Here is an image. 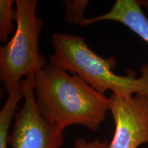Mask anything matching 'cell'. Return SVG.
Wrapping results in <instances>:
<instances>
[{"mask_svg":"<svg viewBox=\"0 0 148 148\" xmlns=\"http://www.w3.org/2000/svg\"><path fill=\"white\" fill-rule=\"evenodd\" d=\"M34 98L41 115L63 130L78 125L97 131L108 111L111 101L92 88L77 74H69L49 63L34 75Z\"/></svg>","mask_w":148,"mask_h":148,"instance_id":"cell-1","label":"cell"},{"mask_svg":"<svg viewBox=\"0 0 148 148\" xmlns=\"http://www.w3.org/2000/svg\"><path fill=\"white\" fill-rule=\"evenodd\" d=\"M51 43L54 53L49 63L75 73L99 93L111 90L121 97L139 95L148 97V63L140 67L141 75L132 71L126 75L113 73L116 59L103 58L91 50L82 36L66 33H53Z\"/></svg>","mask_w":148,"mask_h":148,"instance_id":"cell-2","label":"cell"},{"mask_svg":"<svg viewBox=\"0 0 148 148\" xmlns=\"http://www.w3.org/2000/svg\"><path fill=\"white\" fill-rule=\"evenodd\" d=\"M16 28L14 36L0 47V79L10 94L21 78L35 75L47 65L40 53L38 38L43 25L36 16V0H16Z\"/></svg>","mask_w":148,"mask_h":148,"instance_id":"cell-3","label":"cell"},{"mask_svg":"<svg viewBox=\"0 0 148 148\" xmlns=\"http://www.w3.org/2000/svg\"><path fill=\"white\" fill-rule=\"evenodd\" d=\"M23 103L14 116L8 143L11 148H61L64 130L48 122L40 114L34 98V75L23 79Z\"/></svg>","mask_w":148,"mask_h":148,"instance_id":"cell-4","label":"cell"},{"mask_svg":"<svg viewBox=\"0 0 148 148\" xmlns=\"http://www.w3.org/2000/svg\"><path fill=\"white\" fill-rule=\"evenodd\" d=\"M110 111L115 132L109 148H137L148 143V97H121L112 93Z\"/></svg>","mask_w":148,"mask_h":148,"instance_id":"cell-5","label":"cell"},{"mask_svg":"<svg viewBox=\"0 0 148 148\" xmlns=\"http://www.w3.org/2000/svg\"><path fill=\"white\" fill-rule=\"evenodd\" d=\"M103 21L119 22L148 42V18L144 14L138 1L116 0L108 12L92 18H86L80 26H88Z\"/></svg>","mask_w":148,"mask_h":148,"instance_id":"cell-6","label":"cell"},{"mask_svg":"<svg viewBox=\"0 0 148 148\" xmlns=\"http://www.w3.org/2000/svg\"><path fill=\"white\" fill-rule=\"evenodd\" d=\"M23 95V79L18 86L8 94V98L0 111V148H8L9 129L15 116L17 110L18 103Z\"/></svg>","mask_w":148,"mask_h":148,"instance_id":"cell-7","label":"cell"},{"mask_svg":"<svg viewBox=\"0 0 148 148\" xmlns=\"http://www.w3.org/2000/svg\"><path fill=\"white\" fill-rule=\"evenodd\" d=\"M15 1L0 0V42H7L14 31L16 11L13 8Z\"/></svg>","mask_w":148,"mask_h":148,"instance_id":"cell-8","label":"cell"},{"mask_svg":"<svg viewBox=\"0 0 148 148\" xmlns=\"http://www.w3.org/2000/svg\"><path fill=\"white\" fill-rule=\"evenodd\" d=\"M65 10L63 14L64 20L69 23H73L80 26L86 18L84 13L89 1L88 0H63Z\"/></svg>","mask_w":148,"mask_h":148,"instance_id":"cell-9","label":"cell"},{"mask_svg":"<svg viewBox=\"0 0 148 148\" xmlns=\"http://www.w3.org/2000/svg\"><path fill=\"white\" fill-rule=\"evenodd\" d=\"M74 148H108V145L100 140L86 141V140H79L74 145Z\"/></svg>","mask_w":148,"mask_h":148,"instance_id":"cell-10","label":"cell"},{"mask_svg":"<svg viewBox=\"0 0 148 148\" xmlns=\"http://www.w3.org/2000/svg\"><path fill=\"white\" fill-rule=\"evenodd\" d=\"M138 2L141 6L144 7L148 10V0H140V1H138Z\"/></svg>","mask_w":148,"mask_h":148,"instance_id":"cell-11","label":"cell"}]
</instances>
